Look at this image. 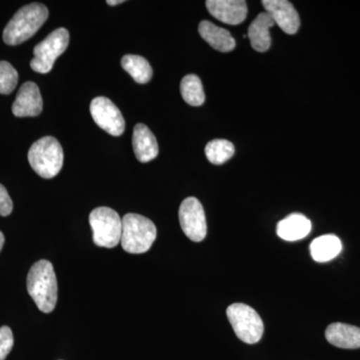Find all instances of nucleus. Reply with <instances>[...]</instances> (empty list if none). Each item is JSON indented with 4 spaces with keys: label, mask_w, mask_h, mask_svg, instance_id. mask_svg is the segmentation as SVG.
I'll return each mask as SVG.
<instances>
[{
    "label": "nucleus",
    "mask_w": 360,
    "mask_h": 360,
    "mask_svg": "<svg viewBox=\"0 0 360 360\" xmlns=\"http://www.w3.org/2000/svg\"><path fill=\"white\" fill-rule=\"evenodd\" d=\"M63 149L58 139L45 136L32 144L28 151L30 167L42 179H51L56 176L63 168Z\"/></svg>",
    "instance_id": "obj_4"
},
{
    "label": "nucleus",
    "mask_w": 360,
    "mask_h": 360,
    "mask_svg": "<svg viewBox=\"0 0 360 360\" xmlns=\"http://www.w3.org/2000/svg\"><path fill=\"white\" fill-rule=\"evenodd\" d=\"M90 113L96 124L113 136H120L125 129L124 118L110 99L99 96L90 103Z\"/></svg>",
    "instance_id": "obj_9"
},
{
    "label": "nucleus",
    "mask_w": 360,
    "mask_h": 360,
    "mask_svg": "<svg viewBox=\"0 0 360 360\" xmlns=\"http://www.w3.org/2000/svg\"><path fill=\"white\" fill-rule=\"evenodd\" d=\"M123 0H108V4H110V6H118V4H123Z\"/></svg>",
    "instance_id": "obj_25"
},
{
    "label": "nucleus",
    "mask_w": 360,
    "mask_h": 360,
    "mask_svg": "<svg viewBox=\"0 0 360 360\" xmlns=\"http://www.w3.org/2000/svg\"><path fill=\"white\" fill-rule=\"evenodd\" d=\"M182 98L191 106H200L205 103V94L200 78L195 75H188L182 78L180 84Z\"/></svg>",
    "instance_id": "obj_20"
},
{
    "label": "nucleus",
    "mask_w": 360,
    "mask_h": 360,
    "mask_svg": "<svg viewBox=\"0 0 360 360\" xmlns=\"http://www.w3.org/2000/svg\"><path fill=\"white\" fill-rule=\"evenodd\" d=\"M94 243L99 248H113L122 240V219L110 207H97L89 215Z\"/></svg>",
    "instance_id": "obj_5"
},
{
    "label": "nucleus",
    "mask_w": 360,
    "mask_h": 360,
    "mask_svg": "<svg viewBox=\"0 0 360 360\" xmlns=\"http://www.w3.org/2000/svg\"><path fill=\"white\" fill-rule=\"evenodd\" d=\"M13 203L6 187L0 184V215L7 217L13 212Z\"/></svg>",
    "instance_id": "obj_24"
},
{
    "label": "nucleus",
    "mask_w": 360,
    "mask_h": 360,
    "mask_svg": "<svg viewBox=\"0 0 360 360\" xmlns=\"http://www.w3.org/2000/svg\"><path fill=\"white\" fill-rule=\"evenodd\" d=\"M44 103L39 86L34 82H25L20 87L13 104V113L18 117L37 116L41 113Z\"/></svg>",
    "instance_id": "obj_12"
},
{
    "label": "nucleus",
    "mask_w": 360,
    "mask_h": 360,
    "mask_svg": "<svg viewBox=\"0 0 360 360\" xmlns=\"http://www.w3.org/2000/svg\"><path fill=\"white\" fill-rule=\"evenodd\" d=\"M122 66L137 84H148L153 78V68L142 56L127 54L122 58Z\"/></svg>",
    "instance_id": "obj_19"
},
{
    "label": "nucleus",
    "mask_w": 360,
    "mask_h": 360,
    "mask_svg": "<svg viewBox=\"0 0 360 360\" xmlns=\"http://www.w3.org/2000/svg\"><path fill=\"white\" fill-rule=\"evenodd\" d=\"M4 241H6V238H4V233H2L1 231H0V251H1L2 248H4Z\"/></svg>",
    "instance_id": "obj_26"
},
{
    "label": "nucleus",
    "mask_w": 360,
    "mask_h": 360,
    "mask_svg": "<svg viewBox=\"0 0 360 360\" xmlns=\"http://www.w3.org/2000/svg\"><path fill=\"white\" fill-rule=\"evenodd\" d=\"M342 250L340 239L335 234H326L315 238L310 245L311 257L317 262H328L338 257Z\"/></svg>",
    "instance_id": "obj_18"
},
{
    "label": "nucleus",
    "mask_w": 360,
    "mask_h": 360,
    "mask_svg": "<svg viewBox=\"0 0 360 360\" xmlns=\"http://www.w3.org/2000/svg\"><path fill=\"white\" fill-rule=\"evenodd\" d=\"M132 144L137 160L142 163L155 160L160 153L155 134L142 123H139L134 127Z\"/></svg>",
    "instance_id": "obj_13"
},
{
    "label": "nucleus",
    "mask_w": 360,
    "mask_h": 360,
    "mask_svg": "<svg viewBox=\"0 0 360 360\" xmlns=\"http://www.w3.org/2000/svg\"><path fill=\"white\" fill-rule=\"evenodd\" d=\"M198 32L210 46L220 52H229L236 47V40L231 32L210 21H201L198 26Z\"/></svg>",
    "instance_id": "obj_17"
},
{
    "label": "nucleus",
    "mask_w": 360,
    "mask_h": 360,
    "mask_svg": "<svg viewBox=\"0 0 360 360\" xmlns=\"http://www.w3.org/2000/svg\"><path fill=\"white\" fill-rule=\"evenodd\" d=\"M234 146L226 139H214L208 142L205 146V155L207 160L215 165H221L234 155Z\"/></svg>",
    "instance_id": "obj_21"
},
{
    "label": "nucleus",
    "mask_w": 360,
    "mask_h": 360,
    "mask_svg": "<svg viewBox=\"0 0 360 360\" xmlns=\"http://www.w3.org/2000/svg\"><path fill=\"white\" fill-rule=\"evenodd\" d=\"M179 222L184 234L194 241L200 243L207 233L205 213L200 201L195 198H187L179 207Z\"/></svg>",
    "instance_id": "obj_8"
},
{
    "label": "nucleus",
    "mask_w": 360,
    "mask_h": 360,
    "mask_svg": "<svg viewBox=\"0 0 360 360\" xmlns=\"http://www.w3.org/2000/svg\"><path fill=\"white\" fill-rule=\"evenodd\" d=\"M49 18V9L41 4L21 7L4 30V41L18 45L32 37Z\"/></svg>",
    "instance_id": "obj_2"
},
{
    "label": "nucleus",
    "mask_w": 360,
    "mask_h": 360,
    "mask_svg": "<svg viewBox=\"0 0 360 360\" xmlns=\"http://www.w3.org/2000/svg\"><path fill=\"white\" fill-rule=\"evenodd\" d=\"M205 4L213 18L226 25H240L248 16L245 0H208Z\"/></svg>",
    "instance_id": "obj_11"
},
{
    "label": "nucleus",
    "mask_w": 360,
    "mask_h": 360,
    "mask_svg": "<svg viewBox=\"0 0 360 360\" xmlns=\"http://www.w3.org/2000/svg\"><path fill=\"white\" fill-rule=\"evenodd\" d=\"M265 11L284 32L295 34L300 26V18L291 2L288 0H264Z\"/></svg>",
    "instance_id": "obj_10"
},
{
    "label": "nucleus",
    "mask_w": 360,
    "mask_h": 360,
    "mask_svg": "<svg viewBox=\"0 0 360 360\" xmlns=\"http://www.w3.org/2000/svg\"><path fill=\"white\" fill-rule=\"evenodd\" d=\"M18 82V73L11 63L0 61V94H11Z\"/></svg>",
    "instance_id": "obj_22"
},
{
    "label": "nucleus",
    "mask_w": 360,
    "mask_h": 360,
    "mask_svg": "<svg viewBox=\"0 0 360 360\" xmlns=\"http://www.w3.org/2000/svg\"><path fill=\"white\" fill-rule=\"evenodd\" d=\"M14 345L13 335L8 326L0 328V360H6L7 355L13 349Z\"/></svg>",
    "instance_id": "obj_23"
},
{
    "label": "nucleus",
    "mask_w": 360,
    "mask_h": 360,
    "mask_svg": "<svg viewBox=\"0 0 360 360\" xmlns=\"http://www.w3.org/2000/svg\"><path fill=\"white\" fill-rule=\"evenodd\" d=\"M276 25L271 16L265 11L258 14L257 18L251 22L248 27V39L251 46L258 52L269 51L271 45L269 30Z\"/></svg>",
    "instance_id": "obj_16"
},
{
    "label": "nucleus",
    "mask_w": 360,
    "mask_h": 360,
    "mask_svg": "<svg viewBox=\"0 0 360 360\" xmlns=\"http://www.w3.org/2000/svg\"><path fill=\"white\" fill-rule=\"evenodd\" d=\"M70 44V32L61 27L52 32L46 39L39 42L33 49L34 58L30 61V66L35 72L49 73L53 68L54 63L68 49Z\"/></svg>",
    "instance_id": "obj_7"
},
{
    "label": "nucleus",
    "mask_w": 360,
    "mask_h": 360,
    "mask_svg": "<svg viewBox=\"0 0 360 360\" xmlns=\"http://www.w3.org/2000/svg\"><path fill=\"white\" fill-rule=\"evenodd\" d=\"M226 314L239 340L248 345H255L262 340L264 321L252 307L245 303H233L227 307Z\"/></svg>",
    "instance_id": "obj_6"
},
{
    "label": "nucleus",
    "mask_w": 360,
    "mask_h": 360,
    "mask_svg": "<svg viewBox=\"0 0 360 360\" xmlns=\"http://www.w3.org/2000/svg\"><path fill=\"white\" fill-rule=\"evenodd\" d=\"M28 295L40 311L51 314L58 302V281L53 265L49 260L35 262L28 272Z\"/></svg>",
    "instance_id": "obj_1"
},
{
    "label": "nucleus",
    "mask_w": 360,
    "mask_h": 360,
    "mask_svg": "<svg viewBox=\"0 0 360 360\" xmlns=\"http://www.w3.org/2000/svg\"><path fill=\"white\" fill-rule=\"evenodd\" d=\"M311 231V222L300 213H292L277 224L276 233L286 241H296L307 238Z\"/></svg>",
    "instance_id": "obj_14"
},
{
    "label": "nucleus",
    "mask_w": 360,
    "mask_h": 360,
    "mask_svg": "<svg viewBox=\"0 0 360 360\" xmlns=\"http://www.w3.org/2000/svg\"><path fill=\"white\" fill-rule=\"evenodd\" d=\"M326 338L336 347L355 349L360 347V328L347 323L335 322L328 326Z\"/></svg>",
    "instance_id": "obj_15"
},
{
    "label": "nucleus",
    "mask_w": 360,
    "mask_h": 360,
    "mask_svg": "<svg viewBox=\"0 0 360 360\" xmlns=\"http://www.w3.org/2000/svg\"><path fill=\"white\" fill-rule=\"evenodd\" d=\"M155 224L142 215L129 213L122 219V246L127 252L141 255L150 250L156 238Z\"/></svg>",
    "instance_id": "obj_3"
}]
</instances>
